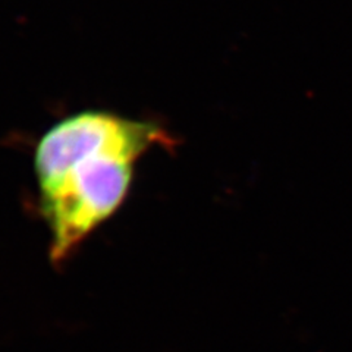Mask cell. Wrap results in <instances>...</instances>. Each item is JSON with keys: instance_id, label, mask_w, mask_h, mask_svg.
<instances>
[{"instance_id": "6da1fadb", "label": "cell", "mask_w": 352, "mask_h": 352, "mask_svg": "<svg viewBox=\"0 0 352 352\" xmlns=\"http://www.w3.org/2000/svg\"><path fill=\"white\" fill-rule=\"evenodd\" d=\"M175 138L154 122L109 112L65 118L34 153L40 213L50 230V260L62 264L126 200L135 163Z\"/></svg>"}]
</instances>
